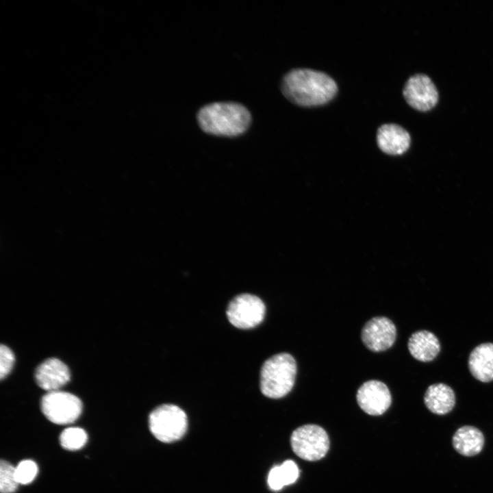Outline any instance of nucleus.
Listing matches in <instances>:
<instances>
[{
  "mask_svg": "<svg viewBox=\"0 0 493 493\" xmlns=\"http://www.w3.org/2000/svg\"><path fill=\"white\" fill-rule=\"evenodd\" d=\"M281 90L291 102L303 107L324 105L336 96L338 86L327 74L309 68H295L283 78Z\"/></svg>",
  "mask_w": 493,
  "mask_h": 493,
  "instance_id": "1",
  "label": "nucleus"
},
{
  "mask_svg": "<svg viewBox=\"0 0 493 493\" xmlns=\"http://www.w3.org/2000/svg\"><path fill=\"white\" fill-rule=\"evenodd\" d=\"M197 120L206 133L221 136H237L249 127L251 117L242 105L234 102H216L203 106Z\"/></svg>",
  "mask_w": 493,
  "mask_h": 493,
  "instance_id": "2",
  "label": "nucleus"
},
{
  "mask_svg": "<svg viewBox=\"0 0 493 493\" xmlns=\"http://www.w3.org/2000/svg\"><path fill=\"white\" fill-rule=\"evenodd\" d=\"M296 363L288 353H280L266 359L260 371V390L270 399L285 396L292 389L296 375Z\"/></svg>",
  "mask_w": 493,
  "mask_h": 493,
  "instance_id": "3",
  "label": "nucleus"
},
{
  "mask_svg": "<svg viewBox=\"0 0 493 493\" xmlns=\"http://www.w3.org/2000/svg\"><path fill=\"white\" fill-rule=\"evenodd\" d=\"M152 434L162 442H173L186 433L188 420L186 413L178 406L164 404L153 409L149 417Z\"/></svg>",
  "mask_w": 493,
  "mask_h": 493,
  "instance_id": "4",
  "label": "nucleus"
},
{
  "mask_svg": "<svg viewBox=\"0 0 493 493\" xmlns=\"http://www.w3.org/2000/svg\"><path fill=\"white\" fill-rule=\"evenodd\" d=\"M294 453L307 461L322 459L329 448L327 432L316 425H305L295 429L290 438Z\"/></svg>",
  "mask_w": 493,
  "mask_h": 493,
  "instance_id": "5",
  "label": "nucleus"
},
{
  "mask_svg": "<svg viewBox=\"0 0 493 493\" xmlns=\"http://www.w3.org/2000/svg\"><path fill=\"white\" fill-rule=\"evenodd\" d=\"M46 418L58 425H67L75 421L82 410L81 400L75 395L60 390L48 392L40 402Z\"/></svg>",
  "mask_w": 493,
  "mask_h": 493,
  "instance_id": "6",
  "label": "nucleus"
},
{
  "mask_svg": "<svg viewBox=\"0 0 493 493\" xmlns=\"http://www.w3.org/2000/svg\"><path fill=\"white\" fill-rule=\"evenodd\" d=\"M266 307L257 296L242 294L235 296L227 308V316L231 325L239 329H251L264 320Z\"/></svg>",
  "mask_w": 493,
  "mask_h": 493,
  "instance_id": "7",
  "label": "nucleus"
},
{
  "mask_svg": "<svg viewBox=\"0 0 493 493\" xmlns=\"http://www.w3.org/2000/svg\"><path fill=\"white\" fill-rule=\"evenodd\" d=\"M407 103L415 110L426 112L438 103V92L431 79L426 75L416 74L410 77L403 88Z\"/></svg>",
  "mask_w": 493,
  "mask_h": 493,
  "instance_id": "8",
  "label": "nucleus"
},
{
  "mask_svg": "<svg viewBox=\"0 0 493 493\" xmlns=\"http://www.w3.org/2000/svg\"><path fill=\"white\" fill-rule=\"evenodd\" d=\"M396 338V329L394 323L385 316H376L369 320L361 332L362 342L373 352H381L390 349Z\"/></svg>",
  "mask_w": 493,
  "mask_h": 493,
  "instance_id": "9",
  "label": "nucleus"
},
{
  "mask_svg": "<svg viewBox=\"0 0 493 493\" xmlns=\"http://www.w3.org/2000/svg\"><path fill=\"white\" fill-rule=\"evenodd\" d=\"M356 399L359 407L371 416L383 414L392 403L388 386L378 380L364 382L357 390Z\"/></svg>",
  "mask_w": 493,
  "mask_h": 493,
  "instance_id": "10",
  "label": "nucleus"
},
{
  "mask_svg": "<svg viewBox=\"0 0 493 493\" xmlns=\"http://www.w3.org/2000/svg\"><path fill=\"white\" fill-rule=\"evenodd\" d=\"M67 366L57 358H49L42 362L35 371L38 385L48 392L60 390L70 380Z\"/></svg>",
  "mask_w": 493,
  "mask_h": 493,
  "instance_id": "11",
  "label": "nucleus"
},
{
  "mask_svg": "<svg viewBox=\"0 0 493 493\" xmlns=\"http://www.w3.org/2000/svg\"><path fill=\"white\" fill-rule=\"evenodd\" d=\"M377 141L379 149L384 153L398 155L409 148L411 138L401 126L394 123L383 124L377 130Z\"/></svg>",
  "mask_w": 493,
  "mask_h": 493,
  "instance_id": "12",
  "label": "nucleus"
},
{
  "mask_svg": "<svg viewBox=\"0 0 493 493\" xmlns=\"http://www.w3.org/2000/svg\"><path fill=\"white\" fill-rule=\"evenodd\" d=\"M468 368L476 379L484 383L493 381V343L481 344L471 351Z\"/></svg>",
  "mask_w": 493,
  "mask_h": 493,
  "instance_id": "13",
  "label": "nucleus"
},
{
  "mask_svg": "<svg viewBox=\"0 0 493 493\" xmlns=\"http://www.w3.org/2000/svg\"><path fill=\"white\" fill-rule=\"evenodd\" d=\"M407 347L414 358L423 362L433 360L440 351L438 338L427 330L413 333L408 340Z\"/></svg>",
  "mask_w": 493,
  "mask_h": 493,
  "instance_id": "14",
  "label": "nucleus"
},
{
  "mask_svg": "<svg viewBox=\"0 0 493 493\" xmlns=\"http://www.w3.org/2000/svg\"><path fill=\"white\" fill-rule=\"evenodd\" d=\"M424 403L431 412L444 415L450 412L455 405V392L446 384H432L427 388L425 393Z\"/></svg>",
  "mask_w": 493,
  "mask_h": 493,
  "instance_id": "15",
  "label": "nucleus"
},
{
  "mask_svg": "<svg viewBox=\"0 0 493 493\" xmlns=\"http://www.w3.org/2000/svg\"><path fill=\"white\" fill-rule=\"evenodd\" d=\"M452 443L459 454L467 457L474 456L482 451L484 436L477 427L463 426L455 432Z\"/></svg>",
  "mask_w": 493,
  "mask_h": 493,
  "instance_id": "16",
  "label": "nucleus"
},
{
  "mask_svg": "<svg viewBox=\"0 0 493 493\" xmlns=\"http://www.w3.org/2000/svg\"><path fill=\"white\" fill-rule=\"evenodd\" d=\"M87 440L86 432L79 427L65 429L60 436L61 446L71 451L80 449L86 444Z\"/></svg>",
  "mask_w": 493,
  "mask_h": 493,
  "instance_id": "17",
  "label": "nucleus"
},
{
  "mask_svg": "<svg viewBox=\"0 0 493 493\" xmlns=\"http://www.w3.org/2000/svg\"><path fill=\"white\" fill-rule=\"evenodd\" d=\"M15 467L1 459L0 463V491L1 493H14L18 488Z\"/></svg>",
  "mask_w": 493,
  "mask_h": 493,
  "instance_id": "18",
  "label": "nucleus"
},
{
  "mask_svg": "<svg viewBox=\"0 0 493 493\" xmlns=\"http://www.w3.org/2000/svg\"><path fill=\"white\" fill-rule=\"evenodd\" d=\"M37 464L32 460L21 461L15 467L16 478L19 484L26 485L32 482L38 474Z\"/></svg>",
  "mask_w": 493,
  "mask_h": 493,
  "instance_id": "19",
  "label": "nucleus"
},
{
  "mask_svg": "<svg viewBox=\"0 0 493 493\" xmlns=\"http://www.w3.org/2000/svg\"><path fill=\"white\" fill-rule=\"evenodd\" d=\"M278 469L283 486L294 483L299 477L298 467L292 460L285 461L278 466Z\"/></svg>",
  "mask_w": 493,
  "mask_h": 493,
  "instance_id": "20",
  "label": "nucleus"
},
{
  "mask_svg": "<svg viewBox=\"0 0 493 493\" xmlns=\"http://www.w3.org/2000/svg\"><path fill=\"white\" fill-rule=\"evenodd\" d=\"M14 363V355L7 346L1 344L0 348V378L4 379L12 370Z\"/></svg>",
  "mask_w": 493,
  "mask_h": 493,
  "instance_id": "21",
  "label": "nucleus"
}]
</instances>
